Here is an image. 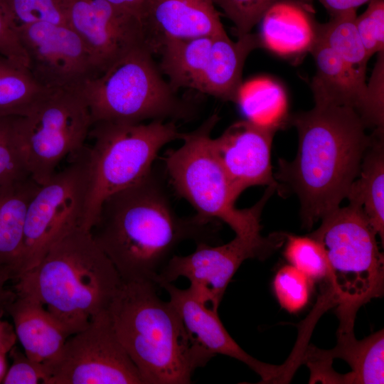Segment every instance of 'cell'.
I'll return each mask as SVG.
<instances>
[{"mask_svg": "<svg viewBox=\"0 0 384 384\" xmlns=\"http://www.w3.org/2000/svg\"><path fill=\"white\" fill-rule=\"evenodd\" d=\"M215 226L213 220L197 214H176L164 182L152 171L107 197L90 231L122 282L158 286L159 276L178 245L187 240L210 243Z\"/></svg>", "mask_w": 384, "mask_h": 384, "instance_id": "6da1fadb", "label": "cell"}, {"mask_svg": "<svg viewBox=\"0 0 384 384\" xmlns=\"http://www.w3.org/2000/svg\"><path fill=\"white\" fill-rule=\"evenodd\" d=\"M362 44L370 58L384 51V0H373L366 11L356 18Z\"/></svg>", "mask_w": 384, "mask_h": 384, "instance_id": "d6a6232c", "label": "cell"}, {"mask_svg": "<svg viewBox=\"0 0 384 384\" xmlns=\"http://www.w3.org/2000/svg\"><path fill=\"white\" fill-rule=\"evenodd\" d=\"M116 6L124 9L142 18L146 0H106Z\"/></svg>", "mask_w": 384, "mask_h": 384, "instance_id": "f35d334b", "label": "cell"}, {"mask_svg": "<svg viewBox=\"0 0 384 384\" xmlns=\"http://www.w3.org/2000/svg\"><path fill=\"white\" fill-rule=\"evenodd\" d=\"M289 122L298 132L297 153L290 161L279 159L274 176L281 193L297 196L303 226L310 229L346 198L374 134H368L358 113L345 106L315 105Z\"/></svg>", "mask_w": 384, "mask_h": 384, "instance_id": "7a4b0ae2", "label": "cell"}, {"mask_svg": "<svg viewBox=\"0 0 384 384\" xmlns=\"http://www.w3.org/2000/svg\"><path fill=\"white\" fill-rule=\"evenodd\" d=\"M326 9L330 16L357 8L373 0H318Z\"/></svg>", "mask_w": 384, "mask_h": 384, "instance_id": "8d00e7d4", "label": "cell"}, {"mask_svg": "<svg viewBox=\"0 0 384 384\" xmlns=\"http://www.w3.org/2000/svg\"><path fill=\"white\" fill-rule=\"evenodd\" d=\"M310 53L316 68L311 82L315 105L348 107L363 120L367 108L366 78L321 41L316 40Z\"/></svg>", "mask_w": 384, "mask_h": 384, "instance_id": "44dd1931", "label": "cell"}, {"mask_svg": "<svg viewBox=\"0 0 384 384\" xmlns=\"http://www.w3.org/2000/svg\"><path fill=\"white\" fill-rule=\"evenodd\" d=\"M48 384L143 383L105 311L68 338Z\"/></svg>", "mask_w": 384, "mask_h": 384, "instance_id": "4fadbf2b", "label": "cell"}, {"mask_svg": "<svg viewBox=\"0 0 384 384\" xmlns=\"http://www.w3.org/2000/svg\"><path fill=\"white\" fill-rule=\"evenodd\" d=\"M16 281L14 292L41 303L69 336L107 310L122 282L90 231L82 228L56 242Z\"/></svg>", "mask_w": 384, "mask_h": 384, "instance_id": "277c9868", "label": "cell"}, {"mask_svg": "<svg viewBox=\"0 0 384 384\" xmlns=\"http://www.w3.org/2000/svg\"><path fill=\"white\" fill-rule=\"evenodd\" d=\"M68 159V166L40 185L28 203L16 278L34 267L63 237L77 229L87 230L88 146Z\"/></svg>", "mask_w": 384, "mask_h": 384, "instance_id": "8fae6325", "label": "cell"}, {"mask_svg": "<svg viewBox=\"0 0 384 384\" xmlns=\"http://www.w3.org/2000/svg\"><path fill=\"white\" fill-rule=\"evenodd\" d=\"M13 363L3 378L4 384H48L50 373L40 363L28 358L26 354L11 348Z\"/></svg>", "mask_w": 384, "mask_h": 384, "instance_id": "e575fe53", "label": "cell"}, {"mask_svg": "<svg viewBox=\"0 0 384 384\" xmlns=\"http://www.w3.org/2000/svg\"><path fill=\"white\" fill-rule=\"evenodd\" d=\"M4 283H0V312L7 311L8 307L14 297V292L7 291Z\"/></svg>", "mask_w": 384, "mask_h": 384, "instance_id": "ab89813d", "label": "cell"}, {"mask_svg": "<svg viewBox=\"0 0 384 384\" xmlns=\"http://www.w3.org/2000/svg\"><path fill=\"white\" fill-rule=\"evenodd\" d=\"M92 125L80 88L52 90L18 124L24 165L38 184L46 183L60 163L86 146Z\"/></svg>", "mask_w": 384, "mask_h": 384, "instance_id": "9c48e42d", "label": "cell"}, {"mask_svg": "<svg viewBox=\"0 0 384 384\" xmlns=\"http://www.w3.org/2000/svg\"><path fill=\"white\" fill-rule=\"evenodd\" d=\"M262 48L280 55L310 52L316 40V22L302 0H280L260 21Z\"/></svg>", "mask_w": 384, "mask_h": 384, "instance_id": "7402d4cb", "label": "cell"}, {"mask_svg": "<svg viewBox=\"0 0 384 384\" xmlns=\"http://www.w3.org/2000/svg\"><path fill=\"white\" fill-rule=\"evenodd\" d=\"M277 131L246 119L234 122L212 139L213 149L236 199L246 188L255 186H275L281 191L271 165L272 144Z\"/></svg>", "mask_w": 384, "mask_h": 384, "instance_id": "2e32d148", "label": "cell"}, {"mask_svg": "<svg viewBox=\"0 0 384 384\" xmlns=\"http://www.w3.org/2000/svg\"><path fill=\"white\" fill-rule=\"evenodd\" d=\"M161 288L168 292L169 302L188 333L210 354L225 355L244 363L261 377L262 383H286V363H266L248 354L225 329L218 311L200 300L189 287L182 289L166 283Z\"/></svg>", "mask_w": 384, "mask_h": 384, "instance_id": "e0dca14e", "label": "cell"}, {"mask_svg": "<svg viewBox=\"0 0 384 384\" xmlns=\"http://www.w3.org/2000/svg\"><path fill=\"white\" fill-rule=\"evenodd\" d=\"M154 54L149 46L135 48L80 87L92 124L193 117V105L180 98L163 78Z\"/></svg>", "mask_w": 384, "mask_h": 384, "instance_id": "8992f818", "label": "cell"}, {"mask_svg": "<svg viewBox=\"0 0 384 384\" xmlns=\"http://www.w3.org/2000/svg\"><path fill=\"white\" fill-rule=\"evenodd\" d=\"M7 312L26 356L46 366L51 376L69 335L41 303L29 297L15 293Z\"/></svg>", "mask_w": 384, "mask_h": 384, "instance_id": "d6986e66", "label": "cell"}, {"mask_svg": "<svg viewBox=\"0 0 384 384\" xmlns=\"http://www.w3.org/2000/svg\"><path fill=\"white\" fill-rule=\"evenodd\" d=\"M312 281L294 266H283L273 280L274 292L280 306L296 313L308 303Z\"/></svg>", "mask_w": 384, "mask_h": 384, "instance_id": "f546056e", "label": "cell"}, {"mask_svg": "<svg viewBox=\"0 0 384 384\" xmlns=\"http://www.w3.org/2000/svg\"><path fill=\"white\" fill-rule=\"evenodd\" d=\"M5 1L17 27L39 23L68 25L62 0Z\"/></svg>", "mask_w": 384, "mask_h": 384, "instance_id": "4dcf8cb0", "label": "cell"}, {"mask_svg": "<svg viewBox=\"0 0 384 384\" xmlns=\"http://www.w3.org/2000/svg\"><path fill=\"white\" fill-rule=\"evenodd\" d=\"M284 256L291 265L304 273L312 282L327 285L329 267L322 245L311 235L299 236L287 233Z\"/></svg>", "mask_w": 384, "mask_h": 384, "instance_id": "83f0119b", "label": "cell"}, {"mask_svg": "<svg viewBox=\"0 0 384 384\" xmlns=\"http://www.w3.org/2000/svg\"><path fill=\"white\" fill-rule=\"evenodd\" d=\"M354 323L339 322L337 343L330 350L308 346L302 353L301 362L319 360L332 363L334 358L346 361L351 371L343 375V383L383 384L384 383V331L357 340Z\"/></svg>", "mask_w": 384, "mask_h": 384, "instance_id": "ffe728a7", "label": "cell"}, {"mask_svg": "<svg viewBox=\"0 0 384 384\" xmlns=\"http://www.w3.org/2000/svg\"><path fill=\"white\" fill-rule=\"evenodd\" d=\"M356 10L330 16L326 23L316 22V40L338 55L356 73L366 78L369 57L356 26Z\"/></svg>", "mask_w": 384, "mask_h": 384, "instance_id": "4316f807", "label": "cell"}, {"mask_svg": "<svg viewBox=\"0 0 384 384\" xmlns=\"http://www.w3.org/2000/svg\"><path fill=\"white\" fill-rule=\"evenodd\" d=\"M235 26L238 38L251 33L267 10L280 0H213Z\"/></svg>", "mask_w": 384, "mask_h": 384, "instance_id": "1f68e13d", "label": "cell"}, {"mask_svg": "<svg viewBox=\"0 0 384 384\" xmlns=\"http://www.w3.org/2000/svg\"><path fill=\"white\" fill-rule=\"evenodd\" d=\"M142 21L155 54L169 40L226 33L213 0H146Z\"/></svg>", "mask_w": 384, "mask_h": 384, "instance_id": "ac0fdd59", "label": "cell"}, {"mask_svg": "<svg viewBox=\"0 0 384 384\" xmlns=\"http://www.w3.org/2000/svg\"><path fill=\"white\" fill-rule=\"evenodd\" d=\"M0 53L28 67L26 53L5 0H0Z\"/></svg>", "mask_w": 384, "mask_h": 384, "instance_id": "d590c367", "label": "cell"}, {"mask_svg": "<svg viewBox=\"0 0 384 384\" xmlns=\"http://www.w3.org/2000/svg\"><path fill=\"white\" fill-rule=\"evenodd\" d=\"M309 235L323 246L329 262L327 289L324 292L336 314L356 316L359 308L381 297L384 257L376 233L362 206L349 201L327 213Z\"/></svg>", "mask_w": 384, "mask_h": 384, "instance_id": "5b68a950", "label": "cell"}, {"mask_svg": "<svg viewBox=\"0 0 384 384\" xmlns=\"http://www.w3.org/2000/svg\"><path fill=\"white\" fill-rule=\"evenodd\" d=\"M258 48H262L259 33L252 32L236 41L227 33L169 40L157 51L158 65L176 92L189 88L235 102L246 58Z\"/></svg>", "mask_w": 384, "mask_h": 384, "instance_id": "30bf717a", "label": "cell"}, {"mask_svg": "<svg viewBox=\"0 0 384 384\" xmlns=\"http://www.w3.org/2000/svg\"><path fill=\"white\" fill-rule=\"evenodd\" d=\"M5 355V353L0 351V383H2L3 378L7 370Z\"/></svg>", "mask_w": 384, "mask_h": 384, "instance_id": "60d3db41", "label": "cell"}, {"mask_svg": "<svg viewBox=\"0 0 384 384\" xmlns=\"http://www.w3.org/2000/svg\"><path fill=\"white\" fill-rule=\"evenodd\" d=\"M358 178L352 183L346 198L358 203L383 244L384 240V142L383 132L374 130Z\"/></svg>", "mask_w": 384, "mask_h": 384, "instance_id": "cb8c5ba5", "label": "cell"}, {"mask_svg": "<svg viewBox=\"0 0 384 384\" xmlns=\"http://www.w3.org/2000/svg\"><path fill=\"white\" fill-rule=\"evenodd\" d=\"M31 178L0 186V271L18 274L28 203L39 187Z\"/></svg>", "mask_w": 384, "mask_h": 384, "instance_id": "603a6c76", "label": "cell"}, {"mask_svg": "<svg viewBox=\"0 0 384 384\" xmlns=\"http://www.w3.org/2000/svg\"><path fill=\"white\" fill-rule=\"evenodd\" d=\"M182 136L174 121L93 123L88 137L93 144L88 146L85 228L90 230L107 197L147 176L159 151Z\"/></svg>", "mask_w": 384, "mask_h": 384, "instance_id": "ba28073f", "label": "cell"}, {"mask_svg": "<svg viewBox=\"0 0 384 384\" xmlns=\"http://www.w3.org/2000/svg\"><path fill=\"white\" fill-rule=\"evenodd\" d=\"M218 120L214 113L196 129L183 133L181 146L167 150L162 160L176 193L197 215L225 223L237 236L251 237L260 233L262 211L277 188L268 186L249 208H235L237 199L212 146L211 133Z\"/></svg>", "mask_w": 384, "mask_h": 384, "instance_id": "52a82bcc", "label": "cell"}, {"mask_svg": "<svg viewBox=\"0 0 384 384\" xmlns=\"http://www.w3.org/2000/svg\"><path fill=\"white\" fill-rule=\"evenodd\" d=\"M51 90L38 84L28 67L0 53V116H26Z\"/></svg>", "mask_w": 384, "mask_h": 384, "instance_id": "484cf974", "label": "cell"}, {"mask_svg": "<svg viewBox=\"0 0 384 384\" xmlns=\"http://www.w3.org/2000/svg\"><path fill=\"white\" fill-rule=\"evenodd\" d=\"M17 31L28 68L42 87L80 88L100 74L87 46L70 26L39 23Z\"/></svg>", "mask_w": 384, "mask_h": 384, "instance_id": "5bb4252c", "label": "cell"}, {"mask_svg": "<svg viewBox=\"0 0 384 384\" xmlns=\"http://www.w3.org/2000/svg\"><path fill=\"white\" fill-rule=\"evenodd\" d=\"M19 117L0 116V186L31 178L18 144Z\"/></svg>", "mask_w": 384, "mask_h": 384, "instance_id": "f1b7e54d", "label": "cell"}, {"mask_svg": "<svg viewBox=\"0 0 384 384\" xmlns=\"http://www.w3.org/2000/svg\"><path fill=\"white\" fill-rule=\"evenodd\" d=\"M287 233H273L267 236L235 235L228 243L212 246L206 242H196L195 250L185 256L174 255L159 276V288L182 277L188 279V287L203 302L218 311L231 279L248 259L263 260L279 249Z\"/></svg>", "mask_w": 384, "mask_h": 384, "instance_id": "7c38bea8", "label": "cell"}, {"mask_svg": "<svg viewBox=\"0 0 384 384\" xmlns=\"http://www.w3.org/2000/svg\"><path fill=\"white\" fill-rule=\"evenodd\" d=\"M62 1L68 25L87 46L99 75L134 49L149 46L137 15L106 0Z\"/></svg>", "mask_w": 384, "mask_h": 384, "instance_id": "9a60e30c", "label": "cell"}, {"mask_svg": "<svg viewBox=\"0 0 384 384\" xmlns=\"http://www.w3.org/2000/svg\"><path fill=\"white\" fill-rule=\"evenodd\" d=\"M151 282H122L107 314L143 384H188L214 356L187 331Z\"/></svg>", "mask_w": 384, "mask_h": 384, "instance_id": "3957f363", "label": "cell"}, {"mask_svg": "<svg viewBox=\"0 0 384 384\" xmlns=\"http://www.w3.org/2000/svg\"><path fill=\"white\" fill-rule=\"evenodd\" d=\"M10 279H12V278L9 274L0 271V283L6 284Z\"/></svg>", "mask_w": 384, "mask_h": 384, "instance_id": "b9f144b4", "label": "cell"}, {"mask_svg": "<svg viewBox=\"0 0 384 384\" xmlns=\"http://www.w3.org/2000/svg\"><path fill=\"white\" fill-rule=\"evenodd\" d=\"M363 122L367 127L383 131L384 51L378 53V60L367 84V108Z\"/></svg>", "mask_w": 384, "mask_h": 384, "instance_id": "836d02e7", "label": "cell"}, {"mask_svg": "<svg viewBox=\"0 0 384 384\" xmlns=\"http://www.w3.org/2000/svg\"><path fill=\"white\" fill-rule=\"evenodd\" d=\"M247 120L278 130L289 122L288 101L282 86L268 77L242 82L235 100Z\"/></svg>", "mask_w": 384, "mask_h": 384, "instance_id": "d4e9b609", "label": "cell"}, {"mask_svg": "<svg viewBox=\"0 0 384 384\" xmlns=\"http://www.w3.org/2000/svg\"><path fill=\"white\" fill-rule=\"evenodd\" d=\"M16 338L14 329L0 319V351L5 353L10 351L14 347Z\"/></svg>", "mask_w": 384, "mask_h": 384, "instance_id": "74e56055", "label": "cell"}]
</instances>
